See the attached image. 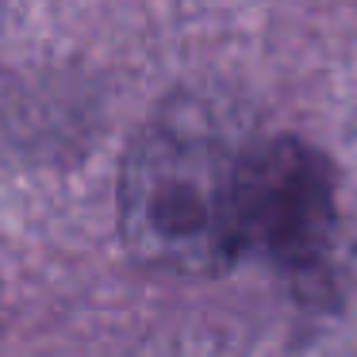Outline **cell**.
<instances>
[{
  "mask_svg": "<svg viewBox=\"0 0 357 357\" xmlns=\"http://www.w3.org/2000/svg\"><path fill=\"white\" fill-rule=\"evenodd\" d=\"M238 162L219 139L150 127L119 169V234L135 261L165 277H219L242 254Z\"/></svg>",
  "mask_w": 357,
  "mask_h": 357,
  "instance_id": "cell-1",
  "label": "cell"
},
{
  "mask_svg": "<svg viewBox=\"0 0 357 357\" xmlns=\"http://www.w3.org/2000/svg\"><path fill=\"white\" fill-rule=\"evenodd\" d=\"M238 242L280 273L326 261L338 227L334 169L311 142L280 135L238 162Z\"/></svg>",
  "mask_w": 357,
  "mask_h": 357,
  "instance_id": "cell-2",
  "label": "cell"
}]
</instances>
